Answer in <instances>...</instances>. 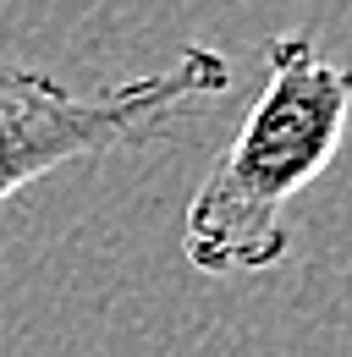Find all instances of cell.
<instances>
[{
	"label": "cell",
	"mask_w": 352,
	"mask_h": 357,
	"mask_svg": "<svg viewBox=\"0 0 352 357\" xmlns=\"http://www.w3.org/2000/svg\"><path fill=\"white\" fill-rule=\"evenodd\" d=\"M264 61L259 99L182 215V259L215 280L264 275L292 253V198L330 171L352 116V66L330 61L303 28L275 33Z\"/></svg>",
	"instance_id": "obj_1"
},
{
	"label": "cell",
	"mask_w": 352,
	"mask_h": 357,
	"mask_svg": "<svg viewBox=\"0 0 352 357\" xmlns=\"http://www.w3.org/2000/svg\"><path fill=\"white\" fill-rule=\"evenodd\" d=\"M231 89V61L215 45H187L166 72L127 77L116 89L78 93L34 66H0V209L61 165L99 160L160 127L182 105Z\"/></svg>",
	"instance_id": "obj_2"
}]
</instances>
